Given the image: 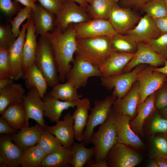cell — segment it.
I'll return each instance as SVG.
<instances>
[{"instance_id":"cell-1","label":"cell","mask_w":167,"mask_h":167,"mask_svg":"<svg viewBox=\"0 0 167 167\" xmlns=\"http://www.w3.org/2000/svg\"><path fill=\"white\" fill-rule=\"evenodd\" d=\"M50 44L57 66L59 80L65 81L71 67L77 49V41L74 27L70 25L64 32L55 26L51 32L44 35Z\"/></svg>"},{"instance_id":"cell-2","label":"cell","mask_w":167,"mask_h":167,"mask_svg":"<svg viewBox=\"0 0 167 167\" xmlns=\"http://www.w3.org/2000/svg\"><path fill=\"white\" fill-rule=\"evenodd\" d=\"M111 38L106 36L76 38L77 49L75 54L100 69L113 52Z\"/></svg>"},{"instance_id":"cell-3","label":"cell","mask_w":167,"mask_h":167,"mask_svg":"<svg viewBox=\"0 0 167 167\" xmlns=\"http://www.w3.org/2000/svg\"><path fill=\"white\" fill-rule=\"evenodd\" d=\"M115 117V113L111 109L106 120L90 138V143L95 148L93 157L96 159H106L108 152L118 143Z\"/></svg>"},{"instance_id":"cell-4","label":"cell","mask_w":167,"mask_h":167,"mask_svg":"<svg viewBox=\"0 0 167 167\" xmlns=\"http://www.w3.org/2000/svg\"><path fill=\"white\" fill-rule=\"evenodd\" d=\"M35 64L43 74L48 86L53 87L59 83L57 66L52 47L44 36L37 42Z\"/></svg>"},{"instance_id":"cell-5","label":"cell","mask_w":167,"mask_h":167,"mask_svg":"<svg viewBox=\"0 0 167 167\" xmlns=\"http://www.w3.org/2000/svg\"><path fill=\"white\" fill-rule=\"evenodd\" d=\"M116 98L113 95L106 97L102 100H97L94 102V106L90 109L86 126L83 132L82 142L86 146L90 143V138L95 127L104 123L107 119L111 107Z\"/></svg>"},{"instance_id":"cell-6","label":"cell","mask_w":167,"mask_h":167,"mask_svg":"<svg viewBox=\"0 0 167 167\" xmlns=\"http://www.w3.org/2000/svg\"><path fill=\"white\" fill-rule=\"evenodd\" d=\"M72 0H66L62 7L55 15V25L64 32L71 24H78L92 19L86 8L78 5Z\"/></svg>"},{"instance_id":"cell-7","label":"cell","mask_w":167,"mask_h":167,"mask_svg":"<svg viewBox=\"0 0 167 167\" xmlns=\"http://www.w3.org/2000/svg\"><path fill=\"white\" fill-rule=\"evenodd\" d=\"M141 18L136 10L118 3L112 8L108 20L118 33L125 35L135 27Z\"/></svg>"},{"instance_id":"cell-8","label":"cell","mask_w":167,"mask_h":167,"mask_svg":"<svg viewBox=\"0 0 167 167\" xmlns=\"http://www.w3.org/2000/svg\"><path fill=\"white\" fill-rule=\"evenodd\" d=\"M138 66L131 71L120 74L101 77L102 86L109 89H113L112 95L117 99L121 98L129 92L137 81L138 75L143 69Z\"/></svg>"},{"instance_id":"cell-9","label":"cell","mask_w":167,"mask_h":167,"mask_svg":"<svg viewBox=\"0 0 167 167\" xmlns=\"http://www.w3.org/2000/svg\"><path fill=\"white\" fill-rule=\"evenodd\" d=\"M167 80V75L154 71L152 66L142 69L138 75L137 80L141 96L139 104L160 89Z\"/></svg>"},{"instance_id":"cell-10","label":"cell","mask_w":167,"mask_h":167,"mask_svg":"<svg viewBox=\"0 0 167 167\" xmlns=\"http://www.w3.org/2000/svg\"><path fill=\"white\" fill-rule=\"evenodd\" d=\"M73 63L66 79L77 89L85 87L90 77L102 76L99 68L80 57L76 56Z\"/></svg>"},{"instance_id":"cell-11","label":"cell","mask_w":167,"mask_h":167,"mask_svg":"<svg viewBox=\"0 0 167 167\" xmlns=\"http://www.w3.org/2000/svg\"><path fill=\"white\" fill-rule=\"evenodd\" d=\"M74 27L77 38L106 36L112 37L118 34L108 20L95 19L76 24Z\"/></svg>"},{"instance_id":"cell-12","label":"cell","mask_w":167,"mask_h":167,"mask_svg":"<svg viewBox=\"0 0 167 167\" xmlns=\"http://www.w3.org/2000/svg\"><path fill=\"white\" fill-rule=\"evenodd\" d=\"M108 166L134 167L140 162L141 158L126 144L118 142L110 150L106 157Z\"/></svg>"},{"instance_id":"cell-13","label":"cell","mask_w":167,"mask_h":167,"mask_svg":"<svg viewBox=\"0 0 167 167\" xmlns=\"http://www.w3.org/2000/svg\"><path fill=\"white\" fill-rule=\"evenodd\" d=\"M27 22L23 24L20 33L9 48L11 71L10 77L17 80L22 78L24 62V48L25 39Z\"/></svg>"},{"instance_id":"cell-14","label":"cell","mask_w":167,"mask_h":167,"mask_svg":"<svg viewBox=\"0 0 167 167\" xmlns=\"http://www.w3.org/2000/svg\"><path fill=\"white\" fill-rule=\"evenodd\" d=\"M41 99L38 90L35 88L29 89L23 97L27 125H29L28 121L31 118L45 128L44 119V102Z\"/></svg>"},{"instance_id":"cell-15","label":"cell","mask_w":167,"mask_h":167,"mask_svg":"<svg viewBox=\"0 0 167 167\" xmlns=\"http://www.w3.org/2000/svg\"><path fill=\"white\" fill-rule=\"evenodd\" d=\"M165 60L153 51L146 43L138 42L136 52L124 68L123 72L130 71L137 66L142 64H148L154 67H158L164 65Z\"/></svg>"},{"instance_id":"cell-16","label":"cell","mask_w":167,"mask_h":167,"mask_svg":"<svg viewBox=\"0 0 167 167\" xmlns=\"http://www.w3.org/2000/svg\"><path fill=\"white\" fill-rule=\"evenodd\" d=\"M115 113L118 142L130 145L136 149L143 147V142L130 127L129 122L131 117L126 114Z\"/></svg>"},{"instance_id":"cell-17","label":"cell","mask_w":167,"mask_h":167,"mask_svg":"<svg viewBox=\"0 0 167 167\" xmlns=\"http://www.w3.org/2000/svg\"><path fill=\"white\" fill-rule=\"evenodd\" d=\"M74 122L72 114L68 113L64 116L63 120L58 121L53 126L45 125V128L55 136L62 146L70 148L74 142Z\"/></svg>"},{"instance_id":"cell-18","label":"cell","mask_w":167,"mask_h":167,"mask_svg":"<svg viewBox=\"0 0 167 167\" xmlns=\"http://www.w3.org/2000/svg\"><path fill=\"white\" fill-rule=\"evenodd\" d=\"M126 35L132 41L138 43H146L149 40L156 38L161 35L154 20L146 14L142 17L137 25L127 31Z\"/></svg>"},{"instance_id":"cell-19","label":"cell","mask_w":167,"mask_h":167,"mask_svg":"<svg viewBox=\"0 0 167 167\" xmlns=\"http://www.w3.org/2000/svg\"><path fill=\"white\" fill-rule=\"evenodd\" d=\"M44 128L37 123L33 126H26L18 132L10 135L13 141L23 151L38 143Z\"/></svg>"},{"instance_id":"cell-20","label":"cell","mask_w":167,"mask_h":167,"mask_svg":"<svg viewBox=\"0 0 167 167\" xmlns=\"http://www.w3.org/2000/svg\"><path fill=\"white\" fill-rule=\"evenodd\" d=\"M31 16L36 36H44L52 31L55 26V15L47 11L40 4H37L32 9Z\"/></svg>"},{"instance_id":"cell-21","label":"cell","mask_w":167,"mask_h":167,"mask_svg":"<svg viewBox=\"0 0 167 167\" xmlns=\"http://www.w3.org/2000/svg\"><path fill=\"white\" fill-rule=\"evenodd\" d=\"M135 54L113 52L100 68L102 77L117 75L123 73L124 68Z\"/></svg>"},{"instance_id":"cell-22","label":"cell","mask_w":167,"mask_h":167,"mask_svg":"<svg viewBox=\"0 0 167 167\" xmlns=\"http://www.w3.org/2000/svg\"><path fill=\"white\" fill-rule=\"evenodd\" d=\"M22 154L23 151L13 141L10 135H0V154L9 167L21 166Z\"/></svg>"},{"instance_id":"cell-23","label":"cell","mask_w":167,"mask_h":167,"mask_svg":"<svg viewBox=\"0 0 167 167\" xmlns=\"http://www.w3.org/2000/svg\"><path fill=\"white\" fill-rule=\"evenodd\" d=\"M76 109L72 114L74 120V128L75 139L79 142L83 140V131L86 126L88 110L91 109L90 101L86 97L77 101Z\"/></svg>"},{"instance_id":"cell-24","label":"cell","mask_w":167,"mask_h":167,"mask_svg":"<svg viewBox=\"0 0 167 167\" xmlns=\"http://www.w3.org/2000/svg\"><path fill=\"white\" fill-rule=\"evenodd\" d=\"M27 22L28 24L24 48L23 72L29 67L35 63L37 46L36 41L37 36L36 34L31 14Z\"/></svg>"},{"instance_id":"cell-25","label":"cell","mask_w":167,"mask_h":167,"mask_svg":"<svg viewBox=\"0 0 167 167\" xmlns=\"http://www.w3.org/2000/svg\"><path fill=\"white\" fill-rule=\"evenodd\" d=\"M140 97L137 83L125 96L117 99L113 104V110L116 113L126 114L132 118L135 114Z\"/></svg>"},{"instance_id":"cell-26","label":"cell","mask_w":167,"mask_h":167,"mask_svg":"<svg viewBox=\"0 0 167 167\" xmlns=\"http://www.w3.org/2000/svg\"><path fill=\"white\" fill-rule=\"evenodd\" d=\"M44 102V117L48 118L52 122L59 120L62 112L76 105L77 101H61L49 94H45L43 98Z\"/></svg>"},{"instance_id":"cell-27","label":"cell","mask_w":167,"mask_h":167,"mask_svg":"<svg viewBox=\"0 0 167 167\" xmlns=\"http://www.w3.org/2000/svg\"><path fill=\"white\" fill-rule=\"evenodd\" d=\"M13 127L21 130L26 126V115L22 100L11 104L1 115Z\"/></svg>"},{"instance_id":"cell-28","label":"cell","mask_w":167,"mask_h":167,"mask_svg":"<svg viewBox=\"0 0 167 167\" xmlns=\"http://www.w3.org/2000/svg\"><path fill=\"white\" fill-rule=\"evenodd\" d=\"M22 77L25 80L26 88L28 89L36 88L43 99L48 85L45 77L35 63L24 72Z\"/></svg>"},{"instance_id":"cell-29","label":"cell","mask_w":167,"mask_h":167,"mask_svg":"<svg viewBox=\"0 0 167 167\" xmlns=\"http://www.w3.org/2000/svg\"><path fill=\"white\" fill-rule=\"evenodd\" d=\"M156 94L155 92L148 96L136 109L137 115L131 122L134 130L140 134H143V128L146 118L154 111Z\"/></svg>"},{"instance_id":"cell-30","label":"cell","mask_w":167,"mask_h":167,"mask_svg":"<svg viewBox=\"0 0 167 167\" xmlns=\"http://www.w3.org/2000/svg\"><path fill=\"white\" fill-rule=\"evenodd\" d=\"M25 93L21 84L14 83L0 90V114L11 104L22 100Z\"/></svg>"},{"instance_id":"cell-31","label":"cell","mask_w":167,"mask_h":167,"mask_svg":"<svg viewBox=\"0 0 167 167\" xmlns=\"http://www.w3.org/2000/svg\"><path fill=\"white\" fill-rule=\"evenodd\" d=\"M70 148L62 146L56 151L47 155L42 161V167H66L71 164Z\"/></svg>"},{"instance_id":"cell-32","label":"cell","mask_w":167,"mask_h":167,"mask_svg":"<svg viewBox=\"0 0 167 167\" xmlns=\"http://www.w3.org/2000/svg\"><path fill=\"white\" fill-rule=\"evenodd\" d=\"M119 0H94L86 9L92 19L108 20L113 7L118 4Z\"/></svg>"},{"instance_id":"cell-33","label":"cell","mask_w":167,"mask_h":167,"mask_svg":"<svg viewBox=\"0 0 167 167\" xmlns=\"http://www.w3.org/2000/svg\"><path fill=\"white\" fill-rule=\"evenodd\" d=\"M82 142L75 143L71 145L70 149L72 158L71 164L73 167H83L93 157L94 147L88 148Z\"/></svg>"},{"instance_id":"cell-34","label":"cell","mask_w":167,"mask_h":167,"mask_svg":"<svg viewBox=\"0 0 167 167\" xmlns=\"http://www.w3.org/2000/svg\"><path fill=\"white\" fill-rule=\"evenodd\" d=\"M49 94L52 96L64 101H76L82 97V95L78 93L77 89L68 81L63 84H57L52 87Z\"/></svg>"},{"instance_id":"cell-35","label":"cell","mask_w":167,"mask_h":167,"mask_svg":"<svg viewBox=\"0 0 167 167\" xmlns=\"http://www.w3.org/2000/svg\"><path fill=\"white\" fill-rule=\"evenodd\" d=\"M47 155L38 144L28 148L23 151L21 166L41 167L42 161Z\"/></svg>"},{"instance_id":"cell-36","label":"cell","mask_w":167,"mask_h":167,"mask_svg":"<svg viewBox=\"0 0 167 167\" xmlns=\"http://www.w3.org/2000/svg\"><path fill=\"white\" fill-rule=\"evenodd\" d=\"M112 48L113 52L135 53L137 49V43L129 38L126 35L118 33L111 38Z\"/></svg>"},{"instance_id":"cell-37","label":"cell","mask_w":167,"mask_h":167,"mask_svg":"<svg viewBox=\"0 0 167 167\" xmlns=\"http://www.w3.org/2000/svg\"><path fill=\"white\" fill-rule=\"evenodd\" d=\"M139 10L142 13H145L153 19L167 14L164 0H151L141 6Z\"/></svg>"},{"instance_id":"cell-38","label":"cell","mask_w":167,"mask_h":167,"mask_svg":"<svg viewBox=\"0 0 167 167\" xmlns=\"http://www.w3.org/2000/svg\"><path fill=\"white\" fill-rule=\"evenodd\" d=\"M37 144L47 155L56 151L62 146L58 139L45 128Z\"/></svg>"},{"instance_id":"cell-39","label":"cell","mask_w":167,"mask_h":167,"mask_svg":"<svg viewBox=\"0 0 167 167\" xmlns=\"http://www.w3.org/2000/svg\"><path fill=\"white\" fill-rule=\"evenodd\" d=\"M155 52L167 60V34L149 40L146 43Z\"/></svg>"},{"instance_id":"cell-40","label":"cell","mask_w":167,"mask_h":167,"mask_svg":"<svg viewBox=\"0 0 167 167\" xmlns=\"http://www.w3.org/2000/svg\"><path fill=\"white\" fill-rule=\"evenodd\" d=\"M32 9L30 7L25 6L17 14L13 20L10 21L12 31L14 36L16 38L20 33V27L23 22L30 16Z\"/></svg>"},{"instance_id":"cell-41","label":"cell","mask_w":167,"mask_h":167,"mask_svg":"<svg viewBox=\"0 0 167 167\" xmlns=\"http://www.w3.org/2000/svg\"><path fill=\"white\" fill-rule=\"evenodd\" d=\"M153 143L154 158L161 157L167 158V135L164 134L155 137Z\"/></svg>"},{"instance_id":"cell-42","label":"cell","mask_w":167,"mask_h":167,"mask_svg":"<svg viewBox=\"0 0 167 167\" xmlns=\"http://www.w3.org/2000/svg\"><path fill=\"white\" fill-rule=\"evenodd\" d=\"M15 38L11 24L0 25V47L9 49L14 43Z\"/></svg>"},{"instance_id":"cell-43","label":"cell","mask_w":167,"mask_h":167,"mask_svg":"<svg viewBox=\"0 0 167 167\" xmlns=\"http://www.w3.org/2000/svg\"><path fill=\"white\" fill-rule=\"evenodd\" d=\"M9 49L0 47V78L10 77Z\"/></svg>"},{"instance_id":"cell-44","label":"cell","mask_w":167,"mask_h":167,"mask_svg":"<svg viewBox=\"0 0 167 167\" xmlns=\"http://www.w3.org/2000/svg\"><path fill=\"white\" fill-rule=\"evenodd\" d=\"M0 9L6 16L11 17L17 14L22 8L15 0H0Z\"/></svg>"},{"instance_id":"cell-45","label":"cell","mask_w":167,"mask_h":167,"mask_svg":"<svg viewBox=\"0 0 167 167\" xmlns=\"http://www.w3.org/2000/svg\"><path fill=\"white\" fill-rule=\"evenodd\" d=\"M150 129L152 133H161L167 135V118L156 114L152 121Z\"/></svg>"},{"instance_id":"cell-46","label":"cell","mask_w":167,"mask_h":167,"mask_svg":"<svg viewBox=\"0 0 167 167\" xmlns=\"http://www.w3.org/2000/svg\"><path fill=\"white\" fill-rule=\"evenodd\" d=\"M45 9L55 15L62 7L66 0H36Z\"/></svg>"},{"instance_id":"cell-47","label":"cell","mask_w":167,"mask_h":167,"mask_svg":"<svg viewBox=\"0 0 167 167\" xmlns=\"http://www.w3.org/2000/svg\"><path fill=\"white\" fill-rule=\"evenodd\" d=\"M155 101L156 105L159 110L164 109L167 107V85L164 84L160 89Z\"/></svg>"},{"instance_id":"cell-48","label":"cell","mask_w":167,"mask_h":167,"mask_svg":"<svg viewBox=\"0 0 167 167\" xmlns=\"http://www.w3.org/2000/svg\"><path fill=\"white\" fill-rule=\"evenodd\" d=\"M151 0H119L118 4L122 7L139 10L143 5Z\"/></svg>"},{"instance_id":"cell-49","label":"cell","mask_w":167,"mask_h":167,"mask_svg":"<svg viewBox=\"0 0 167 167\" xmlns=\"http://www.w3.org/2000/svg\"><path fill=\"white\" fill-rule=\"evenodd\" d=\"M19 131L18 130L12 127L2 116L0 117V134H12Z\"/></svg>"},{"instance_id":"cell-50","label":"cell","mask_w":167,"mask_h":167,"mask_svg":"<svg viewBox=\"0 0 167 167\" xmlns=\"http://www.w3.org/2000/svg\"><path fill=\"white\" fill-rule=\"evenodd\" d=\"M153 20L161 35L167 34V14Z\"/></svg>"},{"instance_id":"cell-51","label":"cell","mask_w":167,"mask_h":167,"mask_svg":"<svg viewBox=\"0 0 167 167\" xmlns=\"http://www.w3.org/2000/svg\"><path fill=\"white\" fill-rule=\"evenodd\" d=\"M86 167H107L106 159H99L92 158L87 164Z\"/></svg>"},{"instance_id":"cell-52","label":"cell","mask_w":167,"mask_h":167,"mask_svg":"<svg viewBox=\"0 0 167 167\" xmlns=\"http://www.w3.org/2000/svg\"><path fill=\"white\" fill-rule=\"evenodd\" d=\"M14 80L10 77L0 78V90L6 88L14 83Z\"/></svg>"},{"instance_id":"cell-53","label":"cell","mask_w":167,"mask_h":167,"mask_svg":"<svg viewBox=\"0 0 167 167\" xmlns=\"http://www.w3.org/2000/svg\"><path fill=\"white\" fill-rule=\"evenodd\" d=\"M25 6L34 9L36 6V0H15Z\"/></svg>"},{"instance_id":"cell-54","label":"cell","mask_w":167,"mask_h":167,"mask_svg":"<svg viewBox=\"0 0 167 167\" xmlns=\"http://www.w3.org/2000/svg\"><path fill=\"white\" fill-rule=\"evenodd\" d=\"M154 158L157 162L159 167H167V158L161 157H156Z\"/></svg>"},{"instance_id":"cell-55","label":"cell","mask_w":167,"mask_h":167,"mask_svg":"<svg viewBox=\"0 0 167 167\" xmlns=\"http://www.w3.org/2000/svg\"><path fill=\"white\" fill-rule=\"evenodd\" d=\"M155 71L161 72L167 75V60H165L164 66L161 67H153Z\"/></svg>"},{"instance_id":"cell-56","label":"cell","mask_w":167,"mask_h":167,"mask_svg":"<svg viewBox=\"0 0 167 167\" xmlns=\"http://www.w3.org/2000/svg\"><path fill=\"white\" fill-rule=\"evenodd\" d=\"M147 166L148 167H159L157 162L154 159L151 160L149 162Z\"/></svg>"},{"instance_id":"cell-57","label":"cell","mask_w":167,"mask_h":167,"mask_svg":"<svg viewBox=\"0 0 167 167\" xmlns=\"http://www.w3.org/2000/svg\"><path fill=\"white\" fill-rule=\"evenodd\" d=\"M76 3H78L79 5L86 8L88 5V4L84 1L83 0H72Z\"/></svg>"},{"instance_id":"cell-58","label":"cell","mask_w":167,"mask_h":167,"mask_svg":"<svg viewBox=\"0 0 167 167\" xmlns=\"http://www.w3.org/2000/svg\"><path fill=\"white\" fill-rule=\"evenodd\" d=\"M162 110L163 114L167 118V107Z\"/></svg>"},{"instance_id":"cell-59","label":"cell","mask_w":167,"mask_h":167,"mask_svg":"<svg viewBox=\"0 0 167 167\" xmlns=\"http://www.w3.org/2000/svg\"><path fill=\"white\" fill-rule=\"evenodd\" d=\"M4 163H6L5 159L2 155L0 154V164Z\"/></svg>"},{"instance_id":"cell-60","label":"cell","mask_w":167,"mask_h":167,"mask_svg":"<svg viewBox=\"0 0 167 167\" xmlns=\"http://www.w3.org/2000/svg\"><path fill=\"white\" fill-rule=\"evenodd\" d=\"M0 167H8V165L6 163H4L0 164Z\"/></svg>"},{"instance_id":"cell-61","label":"cell","mask_w":167,"mask_h":167,"mask_svg":"<svg viewBox=\"0 0 167 167\" xmlns=\"http://www.w3.org/2000/svg\"><path fill=\"white\" fill-rule=\"evenodd\" d=\"M88 4L91 3L94 0H83Z\"/></svg>"},{"instance_id":"cell-62","label":"cell","mask_w":167,"mask_h":167,"mask_svg":"<svg viewBox=\"0 0 167 167\" xmlns=\"http://www.w3.org/2000/svg\"><path fill=\"white\" fill-rule=\"evenodd\" d=\"M164 1L167 8V0H164Z\"/></svg>"},{"instance_id":"cell-63","label":"cell","mask_w":167,"mask_h":167,"mask_svg":"<svg viewBox=\"0 0 167 167\" xmlns=\"http://www.w3.org/2000/svg\"><path fill=\"white\" fill-rule=\"evenodd\" d=\"M166 85H167V84H166Z\"/></svg>"}]
</instances>
